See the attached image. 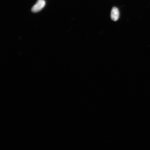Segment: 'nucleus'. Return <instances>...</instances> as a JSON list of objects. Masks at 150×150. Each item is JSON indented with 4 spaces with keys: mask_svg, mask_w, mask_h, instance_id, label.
Instances as JSON below:
<instances>
[{
    "mask_svg": "<svg viewBox=\"0 0 150 150\" xmlns=\"http://www.w3.org/2000/svg\"><path fill=\"white\" fill-rule=\"evenodd\" d=\"M46 3L44 0H38L32 8L31 11L33 13H37L44 8Z\"/></svg>",
    "mask_w": 150,
    "mask_h": 150,
    "instance_id": "f257e3e1",
    "label": "nucleus"
},
{
    "mask_svg": "<svg viewBox=\"0 0 150 150\" xmlns=\"http://www.w3.org/2000/svg\"><path fill=\"white\" fill-rule=\"evenodd\" d=\"M110 17L112 21H116L119 19L120 17V13L119 9L116 7H114L112 9Z\"/></svg>",
    "mask_w": 150,
    "mask_h": 150,
    "instance_id": "f03ea898",
    "label": "nucleus"
}]
</instances>
